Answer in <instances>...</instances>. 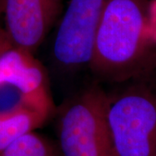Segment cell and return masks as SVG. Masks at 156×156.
Segmentation results:
<instances>
[{"label": "cell", "instance_id": "obj_11", "mask_svg": "<svg viewBox=\"0 0 156 156\" xmlns=\"http://www.w3.org/2000/svg\"><path fill=\"white\" fill-rule=\"evenodd\" d=\"M5 0H0V19L4 15V8H5Z\"/></svg>", "mask_w": 156, "mask_h": 156}, {"label": "cell", "instance_id": "obj_2", "mask_svg": "<svg viewBox=\"0 0 156 156\" xmlns=\"http://www.w3.org/2000/svg\"><path fill=\"white\" fill-rule=\"evenodd\" d=\"M154 75L108 94L112 156H156V82Z\"/></svg>", "mask_w": 156, "mask_h": 156}, {"label": "cell", "instance_id": "obj_6", "mask_svg": "<svg viewBox=\"0 0 156 156\" xmlns=\"http://www.w3.org/2000/svg\"><path fill=\"white\" fill-rule=\"evenodd\" d=\"M0 83L16 87L31 109L47 118L55 110L47 73L34 53L11 46L0 56Z\"/></svg>", "mask_w": 156, "mask_h": 156}, {"label": "cell", "instance_id": "obj_7", "mask_svg": "<svg viewBox=\"0 0 156 156\" xmlns=\"http://www.w3.org/2000/svg\"><path fill=\"white\" fill-rule=\"evenodd\" d=\"M47 119L32 109H23L9 116L0 117V154L19 137L40 128Z\"/></svg>", "mask_w": 156, "mask_h": 156}, {"label": "cell", "instance_id": "obj_8", "mask_svg": "<svg viewBox=\"0 0 156 156\" xmlns=\"http://www.w3.org/2000/svg\"><path fill=\"white\" fill-rule=\"evenodd\" d=\"M0 156H62L57 143L36 133L23 134L4 150Z\"/></svg>", "mask_w": 156, "mask_h": 156}, {"label": "cell", "instance_id": "obj_9", "mask_svg": "<svg viewBox=\"0 0 156 156\" xmlns=\"http://www.w3.org/2000/svg\"><path fill=\"white\" fill-rule=\"evenodd\" d=\"M23 109L31 108L22 93L11 84L0 83V117L9 116Z\"/></svg>", "mask_w": 156, "mask_h": 156}, {"label": "cell", "instance_id": "obj_5", "mask_svg": "<svg viewBox=\"0 0 156 156\" xmlns=\"http://www.w3.org/2000/svg\"><path fill=\"white\" fill-rule=\"evenodd\" d=\"M61 0H5V30L14 47L35 53L56 22Z\"/></svg>", "mask_w": 156, "mask_h": 156}, {"label": "cell", "instance_id": "obj_1", "mask_svg": "<svg viewBox=\"0 0 156 156\" xmlns=\"http://www.w3.org/2000/svg\"><path fill=\"white\" fill-rule=\"evenodd\" d=\"M147 0H107L89 68L96 76L123 83L156 72V43L147 30Z\"/></svg>", "mask_w": 156, "mask_h": 156}, {"label": "cell", "instance_id": "obj_3", "mask_svg": "<svg viewBox=\"0 0 156 156\" xmlns=\"http://www.w3.org/2000/svg\"><path fill=\"white\" fill-rule=\"evenodd\" d=\"M108 100L106 91L93 83L62 105L56 122L62 156H112Z\"/></svg>", "mask_w": 156, "mask_h": 156}, {"label": "cell", "instance_id": "obj_10", "mask_svg": "<svg viewBox=\"0 0 156 156\" xmlns=\"http://www.w3.org/2000/svg\"><path fill=\"white\" fill-rule=\"evenodd\" d=\"M12 44L6 33L5 28L0 26V56H2L6 50L10 49Z\"/></svg>", "mask_w": 156, "mask_h": 156}, {"label": "cell", "instance_id": "obj_4", "mask_svg": "<svg viewBox=\"0 0 156 156\" xmlns=\"http://www.w3.org/2000/svg\"><path fill=\"white\" fill-rule=\"evenodd\" d=\"M107 0H70L52 45L56 67L70 73L89 67L96 31Z\"/></svg>", "mask_w": 156, "mask_h": 156}]
</instances>
